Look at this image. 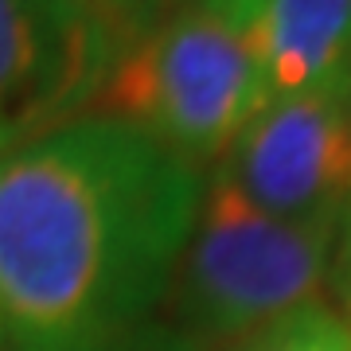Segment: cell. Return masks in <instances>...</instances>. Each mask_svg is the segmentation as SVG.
I'll use <instances>...</instances> for the list:
<instances>
[{
  "mask_svg": "<svg viewBox=\"0 0 351 351\" xmlns=\"http://www.w3.org/2000/svg\"><path fill=\"white\" fill-rule=\"evenodd\" d=\"M199 168L86 113L0 156V336L12 351H113L172 285Z\"/></svg>",
  "mask_w": 351,
  "mask_h": 351,
  "instance_id": "6da1fadb",
  "label": "cell"
},
{
  "mask_svg": "<svg viewBox=\"0 0 351 351\" xmlns=\"http://www.w3.org/2000/svg\"><path fill=\"white\" fill-rule=\"evenodd\" d=\"M265 106L269 90L239 27L211 4H191L145 27L113 59L90 113L117 117L199 168Z\"/></svg>",
  "mask_w": 351,
  "mask_h": 351,
  "instance_id": "7a4b0ae2",
  "label": "cell"
},
{
  "mask_svg": "<svg viewBox=\"0 0 351 351\" xmlns=\"http://www.w3.org/2000/svg\"><path fill=\"white\" fill-rule=\"evenodd\" d=\"M336 230L332 223H293L254 207L215 168L168 285L191 339L234 343L265 320L316 301Z\"/></svg>",
  "mask_w": 351,
  "mask_h": 351,
  "instance_id": "3957f363",
  "label": "cell"
},
{
  "mask_svg": "<svg viewBox=\"0 0 351 351\" xmlns=\"http://www.w3.org/2000/svg\"><path fill=\"white\" fill-rule=\"evenodd\" d=\"M117 55L82 0H0V156L86 117Z\"/></svg>",
  "mask_w": 351,
  "mask_h": 351,
  "instance_id": "277c9868",
  "label": "cell"
},
{
  "mask_svg": "<svg viewBox=\"0 0 351 351\" xmlns=\"http://www.w3.org/2000/svg\"><path fill=\"white\" fill-rule=\"evenodd\" d=\"M219 168L277 219L339 226L351 215V94L269 101Z\"/></svg>",
  "mask_w": 351,
  "mask_h": 351,
  "instance_id": "5b68a950",
  "label": "cell"
},
{
  "mask_svg": "<svg viewBox=\"0 0 351 351\" xmlns=\"http://www.w3.org/2000/svg\"><path fill=\"white\" fill-rule=\"evenodd\" d=\"M239 27L269 101L351 94V0H203Z\"/></svg>",
  "mask_w": 351,
  "mask_h": 351,
  "instance_id": "8992f818",
  "label": "cell"
},
{
  "mask_svg": "<svg viewBox=\"0 0 351 351\" xmlns=\"http://www.w3.org/2000/svg\"><path fill=\"white\" fill-rule=\"evenodd\" d=\"M226 351H351V324L328 304L308 301L258 324L242 339L226 343Z\"/></svg>",
  "mask_w": 351,
  "mask_h": 351,
  "instance_id": "52a82bcc",
  "label": "cell"
},
{
  "mask_svg": "<svg viewBox=\"0 0 351 351\" xmlns=\"http://www.w3.org/2000/svg\"><path fill=\"white\" fill-rule=\"evenodd\" d=\"M82 4L106 24V32L117 39L121 51H125L145 27L156 24V16H152V8H149L152 0H82Z\"/></svg>",
  "mask_w": 351,
  "mask_h": 351,
  "instance_id": "ba28073f",
  "label": "cell"
},
{
  "mask_svg": "<svg viewBox=\"0 0 351 351\" xmlns=\"http://www.w3.org/2000/svg\"><path fill=\"white\" fill-rule=\"evenodd\" d=\"M113 351H203L199 343L184 332H164V328H137L129 339H121Z\"/></svg>",
  "mask_w": 351,
  "mask_h": 351,
  "instance_id": "9c48e42d",
  "label": "cell"
},
{
  "mask_svg": "<svg viewBox=\"0 0 351 351\" xmlns=\"http://www.w3.org/2000/svg\"><path fill=\"white\" fill-rule=\"evenodd\" d=\"M343 281H348L343 297H348V313H351V215H348V242H343Z\"/></svg>",
  "mask_w": 351,
  "mask_h": 351,
  "instance_id": "30bf717a",
  "label": "cell"
},
{
  "mask_svg": "<svg viewBox=\"0 0 351 351\" xmlns=\"http://www.w3.org/2000/svg\"><path fill=\"white\" fill-rule=\"evenodd\" d=\"M0 351H12V348H8V339H4V336H0Z\"/></svg>",
  "mask_w": 351,
  "mask_h": 351,
  "instance_id": "8fae6325",
  "label": "cell"
},
{
  "mask_svg": "<svg viewBox=\"0 0 351 351\" xmlns=\"http://www.w3.org/2000/svg\"><path fill=\"white\" fill-rule=\"evenodd\" d=\"M188 4H203V0H188Z\"/></svg>",
  "mask_w": 351,
  "mask_h": 351,
  "instance_id": "7c38bea8",
  "label": "cell"
}]
</instances>
